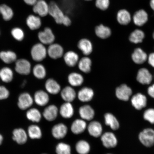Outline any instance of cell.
I'll list each match as a JSON object with an SVG mask.
<instances>
[{"mask_svg": "<svg viewBox=\"0 0 154 154\" xmlns=\"http://www.w3.org/2000/svg\"><path fill=\"white\" fill-rule=\"evenodd\" d=\"M138 138L143 146L151 147L154 145V130L152 128L144 129L138 135Z\"/></svg>", "mask_w": 154, "mask_h": 154, "instance_id": "6da1fadb", "label": "cell"}, {"mask_svg": "<svg viewBox=\"0 0 154 154\" xmlns=\"http://www.w3.org/2000/svg\"><path fill=\"white\" fill-rule=\"evenodd\" d=\"M49 14L53 17L57 24H63L66 16L54 2H51L49 4Z\"/></svg>", "mask_w": 154, "mask_h": 154, "instance_id": "7a4b0ae2", "label": "cell"}, {"mask_svg": "<svg viewBox=\"0 0 154 154\" xmlns=\"http://www.w3.org/2000/svg\"><path fill=\"white\" fill-rule=\"evenodd\" d=\"M47 54V50L44 44L41 43L35 44L31 51V55L32 59L37 62L43 60Z\"/></svg>", "mask_w": 154, "mask_h": 154, "instance_id": "3957f363", "label": "cell"}, {"mask_svg": "<svg viewBox=\"0 0 154 154\" xmlns=\"http://www.w3.org/2000/svg\"><path fill=\"white\" fill-rule=\"evenodd\" d=\"M133 93L132 88L126 84L121 85L116 89L115 94L117 99L124 101L130 100Z\"/></svg>", "mask_w": 154, "mask_h": 154, "instance_id": "277c9868", "label": "cell"}, {"mask_svg": "<svg viewBox=\"0 0 154 154\" xmlns=\"http://www.w3.org/2000/svg\"><path fill=\"white\" fill-rule=\"evenodd\" d=\"M38 38L40 43L44 45H51L54 43L55 36L53 31L49 27H46L38 34Z\"/></svg>", "mask_w": 154, "mask_h": 154, "instance_id": "5b68a950", "label": "cell"}, {"mask_svg": "<svg viewBox=\"0 0 154 154\" xmlns=\"http://www.w3.org/2000/svg\"><path fill=\"white\" fill-rule=\"evenodd\" d=\"M101 140L103 145L107 149L114 148L118 143L116 136L112 132H107L102 134Z\"/></svg>", "mask_w": 154, "mask_h": 154, "instance_id": "8992f818", "label": "cell"}, {"mask_svg": "<svg viewBox=\"0 0 154 154\" xmlns=\"http://www.w3.org/2000/svg\"><path fill=\"white\" fill-rule=\"evenodd\" d=\"M153 76L147 68H140L138 71L136 80L139 83L143 85H149L152 81Z\"/></svg>", "mask_w": 154, "mask_h": 154, "instance_id": "52a82bcc", "label": "cell"}, {"mask_svg": "<svg viewBox=\"0 0 154 154\" xmlns=\"http://www.w3.org/2000/svg\"><path fill=\"white\" fill-rule=\"evenodd\" d=\"M131 101L133 106L137 110H141L147 105V98L141 93H137L133 96Z\"/></svg>", "mask_w": 154, "mask_h": 154, "instance_id": "ba28073f", "label": "cell"}, {"mask_svg": "<svg viewBox=\"0 0 154 154\" xmlns=\"http://www.w3.org/2000/svg\"><path fill=\"white\" fill-rule=\"evenodd\" d=\"M32 8L34 13L39 17H45L49 12V4L45 0H38Z\"/></svg>", "mask_w": 154, "mask_h": 154, "instance_id": "9c48e42d", "label": "cell"}, {"mask_svg": "<svg viewBox=\"0 0 154 154\" xmlns=\"http://www.w3.org/2000/svg\"><path fill=\"white\" fill-rule=\"evenodd\" d=\"M15 70L19 74L28 75L31 70V65L29 61L26 59L17 60L15 61Z\"/></svg>", "mask_w": 154, "mask_h": 154, "instance_id": "30bf717a", "label": "cell"}, {"mask_svg": "<svg viewBox=\"0 0 154 154\" xmlns=\"http://www.w3.org/2000/svg\"><path fill=\"white\" fill-rule=\"evenodd\" d=\"M33 100L31 96L27 92L21 94L19 96L18 102L19 108L23 110L29 109L33 104Z\"/></svg>", "mask_w": 154, "mask_h": 154, "instance_id": "8fae6325", "label": "cell"}, {"mask_svg": "<svg viewBox=\"0 0 154 154\" xmlns=\"http://www.w3.org/2000/svg\"><path fill=\"white\" fill-rule=\"evenodd\" d=\"M68 132V128L66 125L63 123H59L54 125L52 128L51 133L55 139H63L66 136Z\"/></svg>", "mask_w": 154, "mask_h": 154, "instance_id": "7c38bea8", "label": "cell"}, {"mask_svg": "<svg viewBox=\"0 0 154 154\" xmlns=\"http://www.w3.org/2000/svg\"><path fill=\"white\" fill-rule=\"evenodd\" d=\"M148 57L147 54L140 48L135 49L131 55L132 61L138 65L143 64L147 60Z\"/></svg>", "mask_w": 154, "mask_h": 154, "instance_id": "4fadbf2b", "label": "cell"}, {"mask_svg": "<svg viewBox=\"0 0 154 154\" xmlns=\"http://www.w3.org/2000/svg\"><path fill=\"white\" fill-rule=\"evenodd\" d=\"M87 128L88 133L94 137L99 138L103 134V127L101 123L98 121H91Z\"/></svg>", "mask_w": 154, "mask_h": 154, "instance_id": "5bb4252c", "label": "cell"}, {"mask_svg": "<svg viewBox=\"0 0 154 154\" xmlns=\"http://www.w3.org/2000/svg\"><path fill=\"white\" fill-rule=\"evenodd\" d=\"M47 53L51 59H59L63 55V49L60 44L53 43L49 45L47 49Z\"/></svg>", "mask_w": 154, "mask_h": 154, "instance_id": "9a60e30c", "label": "cell"}, {"mask_svg": "<svg viewBox=\"0 0 154 154\" xmlns=\"http://www.w3.org/2000/svg\"><path fill=\"white\" fill-rule=\"evenodd\" d=\"M148 14L143 9L136 11L133 17L134 24L138 26H141L145 24L148 20Z\"/></svg>", "mask_w": 154, "mask_h": 154, "instance_id": "2e32d148", "label": "cell"}, {"mask_svg": "<svg viewBox=\"0 0 154 154\" xmlns=\"http://www.w3.org/2000/svg\"><path fill=\"white\" fill-rule=\"evenodd\" d=\"M79 113L82 120L91 121L95 116V112L94 109L89 105L82 106L79 109Z\"/></svg>", "mask_w": 154, "mask_h": 154, "instance_id": "e0dca14e", "label": "cell"}, {"mask_svg": "<svg viewBox=\"0 0 154 154\" xmlns=\"http://www.w3.org/2000/svg\"><path fill=\"white\" fill-rule=\"evenodd\" d=\"M59 109L55 105L48 106L44 109L43 116L44 118L48 121H53L57 119Z\"/></svg>", "mask_w": 154, "mask_h": 154, "instance_id": "ac0fdd59", "label": "cell"}, {"mask_svg": "<svg viewBox=\"0 0 154 154\" xmlns=\"http://www.w3.org/2000/svg\"><path fill=\"white\" fill-rule=\"evenodd\" d=\"M85 121L82 119H77L74 121L71 126V130L73 134H80L83 133L87 127Z\"/></svg>", "mask_w": 154, "mask_h": 154, "instance_id": "d6986e66", "label": "cell"}, {"mask_svg": "<svg viewBox=\"0 0 154 154\" xmlns=\"http://www.w3.org/2000/svg\"><path fill=\"white\" fill-rule=\"evenodd\" d=\"M34 100L36 104L38 106H44L49 103V96L47 92L43 90H38L34 94Z\"/></svg>", "mask_w": 154, "mask_h": 154, "instance_id": "ffe728a7", "label": "cell"}, {"mask_svg": "<svg viewBox=\"0 0 154 154\" xmlns=\"http://www.w3.org/2000/svg\"><path fill=\"white\" fill-rule=\"evenodd\" d=\"M61 96L65 102L71 103L75 99L76 94L72 87L67 86L61 91Z\"/></svg>", "mask_w": 154, "mask_h": 154, "instance_id": "44dd1931", "label": "cell"}, {"mask_svg": "<svg viewBox=\"0 0 154 154\" xmlns=\"http://www.w3.org/2000/svg\"><path fill=\"white\" fill-rule=\"evenodd\" d=\"M13 139L19 144L26 143L28 140V135L23 129H15L13 132Z\"/></svg>", "mask_w": 154, "mask_h": 154, "instance_id": "7402d4cb", "label": "cell"}, {"mask_svg": "<svg viewBox=\"0 0 154 154\" xmlns=\"http://www.w3.org/2000/svg\"><path fill=\"white\" fill-rule=\"evenodd\" d=\"M79 49L86 56L89 55L93 51V45L91 41L87 38H82L79 41L78 44Z\"/></svg>", "mask_w": 154, "mask_h": 154, "instance_id": "603a6c76", "label": "cell"}, {"mask_svg": "<svg viewBox=\"0 0 154 154\" xmlns=\"http://www.w3.org/2000/svg\"><path fill=\"white\" fill-rule=\"evenodd\" d=\"M94 96V92L92 88L84 87L79 91L78 94V99L82 102H88L91 101Z\"/></svg>", "mask_w": 154, "mask_h": 154, "instance_id": "cb8c5ba5", "label": "cell"}, {"mask_svg": "<svg viewBox=\"0 0 154 154\" xmlns=\"http://www.w3.org/2000/svg\"><path fill=\"white\" fill-rule=\"evenodd\" d=\"M26 24L30 30H34L38 29L41 27L42 22L40 17L31 14L26 18Z\"/></svg>", "mask_w": 154, "mask_h": 154, "instance_id": "d4e9b609", "label": "cell"}, {"mask_svg": "<svg viewBox=\"0 0 154 154\" xmlns=\"http://www.w3.org/2000/svg\"><path fill=\"white\" fill-rule=\"evenodd\" d=\"M59 113L63 118H72L74 114V109L72 103L65 102L63 104L60 108Z\"/></svg>", "mask_w": 154, "mask_h": 154, "instance_id": "484cf974", "label": "cell"}, {"mask_svg": "<svg viewBox=\"0 0 154 154\" xmlns=\"http://www.w3.org/2000/svg\"><path fill=\"white\" fill-rule=\"evenodd\" d=\"M104 120L105 125L110 127L113 130H117L120 128L119 121L112 113H105L104 115Z\"/></svg>", "mask_w": 154, "mask_h": 154, "instance_id": "4316f807", "label": "cell"}, {"mask_svg": "<svg viewBox=\"0 0 154 154\" xmlns=\"http://www.w3.org/2000/svg\"><path fill=\"white\" fill-rule=\"evenodd\" d=\"M45 88L48 92L52 95H57L61 90V87L58 82L53 79H49L45 82Z\"/></svg>", "mask_w": 154, "mask_h": 154, "instance_id": "83f0119b", "label": "cell"}, {"mask_svg": "<svg viewBox=\"0 0 154 154\" xmlns=\"http://www.w3.org/2000/svg\"><path fill=\"white\" fill-rule=\"evenodd\" d=\"M63 59L67 66L71 67L75 66L79 61L78 54L72 51H68L65 53L63 56Z\"/></svg>", "mask_w": 154, "mask_h": 154, "instance_id": "f1b7e54d", "label": "cell"}, {"mask_svg": "<svg viewBox=\"0 0 154 154\" xmlns=\"http://www.w3.org/2000/svg\"><path fill=\"white\" fill-rule=\"evenodd\" d=\"M95 31L96 36L101 39H106L110 37L112 34L110 28L103 24L96 26Z\"/></svg>", "mask_w": 154, "mask_h": 154, "instance_id": "f546056e", "label": "cell"}, {"mask_svg": "<svg viewBox=\"0 0 154 154\" xmlns=\"http://www.w3.org/2000/svg\"><path fill=\"white\" fill-rule=\"evenodd\" d=\"M117 20L119 24L126 26L130 23L131 17L128 11L125 9H121L117 13Z\"/></svg>", "mask_w": 154, "mask_h": 154, "instance_id": "4dcf8cb0", "label": "cell"}, {"mask_svg": "<svg viewBox=\"0 0 154 154\" xmlns=\"http://www.w3.org/2000/svg\"><path fill=\"white\" fill-rule=\"evenodd\" d=\"M68 81L70 85L72 86H79L83 83V76L77 72H72L69 75Z\"/></svg>", "mask_w": 154, "mask_h": 154, "instance_id": "1f68e13d", "label": "cell"}, {"mask_svg": "<svg viewBox=\"0 0 154 154\" xmlns=\"http://www.w3.org/2000/svg\"><path fill=\"white\" fill-rule=\"evenodd\" d=\"M144 38L145 34L141 30L136 29L131 33L129 40L132 43L138 44L142 43Z\"/></svg>", "mask_w": 154, "mask_h": 154, "instance_id": "d6a6232c", "label": "cell"}, {"mask_svg": "<svg viewBox=\"0 0 154 154\" xmlns=\"http://www.w3.org/2000/svg\"><path fill=\"white\" fill-rule=\"evenodd\" d=\"M0 59L5 63L10 64L17 61V56L12 51H2L0 53Z\"/></svg>", "mask_w": 154, "mask_h": 154, "instance_id": "836d02e7", "label": "cell"}, {"mask_svg": "<svg viewBox=\"0 0 154 154\" xmlns=\"http://www.w3.org/2000/svg\"><path fill=\"white\" fill-rule=\"evenodd\" d=\"M78 67L82 72L85 73H89L91 70L92 61L90 58L84 57L79 61Z\"/></svg>", "mask_w": 154, "mask_h": 154, "instance_id": "e575fe53", "label": "cell"}, {"mask_svg": "<svg viewBox=\"0 0 154 154\" xmlns=\"http://www.w3.org/2000/svg\"><path fill=\"white\" fill-rule=\"evenodd\" d=\"M77 152L79 154H88L90 151V146L89 143L85 140H79L75 145Z\"/></svg>", "mask_w": 154, "mask_h": 154, "instance_id": "d590c367", "label": "cell"}, {"mask_svg": "<svg viewBox=\"0 0 154 154\" xmlns=\"http://www.w3.org/2000/svg\"><path fill=\"white\" fill-rule=\"evenodd\" d=\"M0 14L4 20L6 21L10 20L14 16V12L12 9L5 4L0 5Z\"/></svg>", "mask_w": 154, "mask_h": 154, "instance_id": "8d00e7d4", "label": "cell"}, {"mask_svg": "<svg viewBox=\"0 0 154 154\" xmlns=\"http://www.w3.org/2000/svg\"><path fill=\"white\" fill-rule=\"evenodd\" d=\"M0 78L4 82H11L13 78V71L8 67H3L0 70Z\"/></svg>", "mask_w": 154, "mask_h": 154, "instance_id": "74e56055", "label": "cell"}, {"mask_svg": "<svg viewBox=\"0 0 154 154\" xmlns=\"http://www.w3.org/2000/svg\"><path fill=\"white\" fill-rule=\"evenodd\" d=\"M28 135L32 139H39L42 137V132L39 126L36 125H31L28 130Z\"/></svg>", "mask_w": 154, "mask_h": 154, "instance_id": "f35d334b", "label": "cell"}, {"mask_svg": "<svg viewBox=\"0 0 154 154\" xmlns=\"http://www.w3.org/2000/svg\"><path fill=\"white\" fill-rule=\"evenodd\" d=\"M27 118L34 122H39L42 119V115L39 110L36 108L31 109L27 112Z\"/></svg>", "mask_w": 154, "mask_h": 154, "instance_id": "ab89813d", "label": "cell"}, {"mask_svg": "<svg viewBox=\"0 0 154 154\" xmlns=\"http://www.w3.org/2000/svg\"><path fill=\"white\" fill-rule=\"evenodd\" d=\"M32 72L35 77L39 79L45 78L47 74L45 67L41 64L35 65L33 68Z\"/></svg>", "mask_w": 154, "mask_h": 154, "instance_id": "60d3db41", "label": "cell"}, {"mask_svg": "<svg viewBox=\"0 0 154 154\" xmlns=\"http://www.w3.org/2000/svg\"><path fill=\"white\" fill-rule=\"evenodd\" d=\"M55 152L57 154H72L70 145L64 142H60L57 144Z\"/></svg>", "mask_w": 154, "mask_h": 154, "instance_id": "b9f144b4", "label": "cell"}, {"mask_svg": "<svg viewBox=\"0 0 154 154\" xmlns=\"http://www.w3.org/2000/svg\"><path fill=\"white\" fill-rule=\"evenodd\" d=\"M11 34L17 41H21L24 38V33L22 29L16 27L13 28L11 30Z\"/></svg>", "mask_w": 154, "mask_h": 154, "instance_id": "7bdbcfd3", "label": "cell"}, {"mask_svg": "<svg viewBox=\"0 0 154 154\" xmlns=\"http://www.w3.org/2000/svg\"><path fill=\"white\" fill-rule=\"evenodd\" d=\"M144 120L150 124H154V109L149 108L144 112L143 114Z\"/></svg>", "mask_w": 154, "mask_h": 154, "instance_id": "ee69618b", "label": "cell"}, {"mask_svg": "<svg viewBox=\"0 0 154 154\" xmlns=\"http://www.w3.org/2000/svg\"><path fill=\"white\" fill-rule=\"evenodd\" d=\"M110 5L109 0H96L95 5L101 11H105L109 8Z\"/></svg>", "mask_w": 154, "mask_h": 154, "instance_id": "f6af8a7d", "label": "cell"}, {"mask_svg": "<svg viewBox=\"0 0 154 154\" xmlns=\"http://www.w3.org/2000/svg\"><path fill=\"white\" fill-rule=\"evenodd\" d=\"M9 94V90L5 87L0 85V100L7 99Z\"/></svg>", "mask_w": 154, "mask_h": 154, "instance_id": "bcb514c9", "label": "cell"}, {"mask_svg": "<svg viewBox=\"0 0 154 154\" xmlns=\"http://www.w3.org/2000/svg\"><path fill=\"white\" fill-rule=\"evenodd\" d=\"M147 61L150 66L154 68V52L150 53L148 56Z\"/></svg>", "mask_w": 154, "mask_h": 154, "instance_id": "7dc6e473", "label": "cell"}, {"mask_svg": "<svg viewBox=\"0 0 154 154\" xmlns=\"http://www.w3.org/2000/svg\"><path fill=\"white\" fill-rule=\"evenodd\" d=\"M147 92L148 95L154 99V84L149 86L148 88Z\"/></svg>", "mask_w": 154, "mask_h": 154, "instance_id": "c3c4849f", "label": "cell"}, {"mask_svg": "<svg viewBox=\"0 0 154 154\" xmlns=\"http://www.w3.org/2000/svg\"><path fill=\"white\" fill-rule=\"evenodd\" d=\"M38 0H23L25 3L29 5L33 6Z\"/></svg>", "mask_w": 154, "mask_h": 154, "instance_id": "681fc988", "label": "cell"}, {"mask_svg": "<svg viewBox=\"0 0 154 154\" xmlns=\"http://www.w3.org/2000/svg\"><path fill=\"white\" fill-rule=\"evenodd\" d=\"M150 6L152 9L154 11V0H151L150 1Z\"/></svg>", "mask_w": 154, "mask_h": 154, "instance_id": "f907efd6", "label": "cell"}, {"mask_svg": "<svg viewBox=\"0 0 154 154\" xmlns=\"http://www.w3.org/2000/svg\"><path fill=\"white\" fill-rule=\"evenodd\" d=\"M3 137L0 134V145H1L3 141Z\"/></svg>", "mask_w": 154, "mask_h": 154, "instance_id": "816d5d0a", "label": "cell"}, {"mask_svg": "<svg viewBox=\"0 0 154 154\" xmlns=\"http://www.w3.org/2000/svg\"><path fill=\"white\" fill-rule=\"evenodd\" d=\"M26 81H24V82H23V83L22 85V87H23L26 84Z\"/></svg>", "mask_w": 154, "mask_h": 154, "instance_id": "f5cc1de1", "label": "cell"}, {"mask_svg": "<svg viewBox=\"0 0 154 154\" xmlns=\"http://www.w3.org/2000/svg\"><path fill=\"white\" fill-rule=\"evenodd\" d=\"M153 39H154V31L153 33Z\"/></svg>", "mask_w": 154, "mask_h": 154, "instance_id": "db71d44e", "label": "cell"}, {"mask_svg": "<svg viewBox=\"0 0 154 154\" xmlns=\"http://www.w3.org/2000/svg\"><path fill=\"white\" fill-rule=\"evenodd\" d=\"M85 1H91L92 0H85Z\"/></svg>", "mask_w": 154, "mask_h": 154, "instance_id": "11a10c76", "label": "cell"}, {"mask_svg": "<svg viewBox=\"0 0 154 154\" xmlns=\"http://www.w3.org/2000/svg\"><path fill=\"white\" fill-rule=\"evenodd\" d=\"M47 154V153H43V154Z\"/></svg>", "mask_w": 154, "mask_h": 154, "instance_id": "9f6ffc18", "label": "cell"}, {"mask_svg": "<svg viewBox=\"0 0 154 154\" xmlns=\"http://www.w3.org/2000/svg\"><path fill=\"white\" fill-rule=\"evenodd\" d=\"M111 154V153H107V154Z\"/></svg>", "mask_w": 154, "mask_h": 154, "instance_id": "6f0895ef", "label": "cell"}, {"mask_svg": "<svg viewBox=\"0 0 154 154\" xmlns=\"http://www.w3.org/2000/svg\"></svg>", "mask_w": 154, "mask_h": 154, "instance_id": "680465c9", "label": "cell"}, {"mask_svg": "<svg viewBox=\"0 0 154 154\" xmlns=\"http://www.w3.org/2000/svg\"><path fill=\"white\" fill-rule=\"evenodd\" d=\"M0 34H1V33H0Z\"/></svg>", "mask_w": 154, "mask_h": 154, "instance_id": "91938a15", "label": "cell"}]
</instances>
